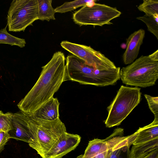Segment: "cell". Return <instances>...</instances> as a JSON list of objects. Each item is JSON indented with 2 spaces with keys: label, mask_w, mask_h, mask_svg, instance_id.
<instances>
[{
  "label": "cell",
  "mask_w": 158,
  "mask_h": 158,
  "mask_svg": "<svg viewBox=\"0 0 158 158\" xmlns=\"http://www.w3.org/2000/svg\"><path fill=\"white\" fill-rule=\"evenodd\" d=\"M65 62L64 54L58 51L42 67L36 82L17 104L21 111L27 114H33L53 97L62 83L68 80Z\"/></svg>",
  "instance_id": "6da1fadb"
},
{
  "label": "cell",
  "mask_w": 158,
  "mask_h": 158,
  "mask_svg": "<svg viewBox=\"0 0 158 158\" xmlns=\"http://www.w3.org/2000/svg\"><path fill=\"white\" fill-rule=\"evenodd\" d=\"M25 120L32 135L29 146L42 158L64 134L67 132L64 123L59 118L46 120L25 114Z\"/></svg>",
  "instance_id": "7a4b0ae2"
},
{
  "label": "cell",
  "mask_w": 158,
  "mask_h": 158,
  "mask_svg": "<svg viewBox=\"0 0 158 158\" xmlns=\"http://www.w3.org/2000/svg\"><path fill=\"white\" fill-rule=\"evenodd\" d=\"M68 80L98 86L112 85L120 79V67L101 71L85 64L73 55L66 58Z\"/></svg>",
  "instance_id": "3957f363"
},
{
  "label": "cell",
  "mask_w": 158,
  "mask_h": 158,
  "mask_svg": "<svg viewBox=\"0 0 158 158\" xmlns=\"http://www.w3.org/2000/svg\"><path fill=\"white\" fill-rule=\"evenodd\" d=\"M120 76L127 85L142 88L153 85L158 78V61L149 55H142L120 69Z\"/></svg>",
  "instance_id": "277c9868"
},
{
  "label": "cell",
  "mask_w": 158,
  "mask_h": 158,
  "mask_svg": "<svg viewBox=\"0 0 158 158\" xmlns=\"http://www.w3.org/2000/svg\"><path fill=\"white\" fill-rule=\"evenodd\" d=\"M140 88L121 85L113 101L107 107L108 114L105 121L107 127L120 124L139 103Z\"/></svg>",
  "instance_id": "5b68a950"
},
{
  "label": "cell",
  "mask_w": 158,
  "mask_h": 158,
  "mask_svg": "<svg viewBox=\"0 0 158 158\" xmlns=\"http://www.w3.org/2000/svg\"><path fill=\"white\" fill-rule=\"evenodd\" d=\"M121 14V12L115 7L94 2L82 6L73 14L72 18L74 23L80 26H102L112 24L110 21Z\"/></svg>",
  "instance_id": "8992f818"
},
{
  "label": "cell",
  "mask_w": 158,
  "mask_h": 158,
  "mask_svg": "<svg viewBox=\"0 0 158 158\" xmlns=\"http://www.w3.org/2000/svg\"><path fill=\"white\" fill-rule=\"evenodd\" d=\"M38 20L37 0H13L8 11L7 25L9 31H24Z\"/></svg>",
  "instance_id": "52a82bcc"
},
{
  "label": "cell",
  "mask_w": 158,
  "mask_h": 158,
  "mask_svg": "<svg viewBox=\"0 0 158 158\" xmlns=\"http://www.w3.org/2000/svg\"><path fill=\"white\" fill-rule=\"evenodd\" d=\"M61 47L83 61L86 65L101 71L116 67L114 63L100 52L90 46L63 41Z\"/></svg>",
  "instance_id": "ba28073f"
},
{
  "label": "cell",
  "mask_w": 158,
  "mask_h": 158,
  "mask_svg": "<svg viewBox=\"0 0 158 158\" xmlns=\"http://www.w3.org/2000/svg\"><path fill=\"white\" fill-rule=\"evenodd\" d=\"M81 136L66 132L62 135L46 154L44 158H61L78 145Z\"/></svg>",
  "instance_id": "9c48e42d"
},
{
  "label": "cell",
  "mask_w": 158,
  "mask_h": 158,
  "mask_svg": "<svg viewBox=\"0 0 158 158\" xmlns=\"http://www.w3.org/2000/svg\"><path fill=\"white\" fill-rule=\"evenodd\" d=\"M145 35V31L141 29L134 32L127 39L126 48L123 56L125 64H129L136 59Z\"/></svg>",
  "instance_id": "30bf717a"
},
{
  "label": "cell",
  "mask_w": 158,
  "mask_h": 158,
  "mask_svg": "<svg viewBox=\"0 0 158 158\" xmlns=\"http://www.w3.org/2000/svg\"><path fill=\"white\" fill-rule=\"evenodd\" d=\"M25 114L20 111L13 113L12 129L8 133L10 138L28 143L32 135L25 120Z\"/></svg>",
  "instance_id": "8fae6325"
},
{
  "label": "cell",
  "mask_w": 158,
  "mask_h": 158,
  "mask_svg": "<svg viewBox=\"0 0 158 158\" xmlns=\"http://www.w3.org/2000/svg\"><path fill=\"white\" fill-rule=\"evenodd\" d=\"M118 135L114 131L109 136L105 139H94L89 141L84 154L77 158H92L98 154L109 149L115 142Z\"/></svg>",
  "instance_id": "7c38bea8"
},
{
  "label": "cell",
  "mask_w": 158,
  "mask_h": 158,
  "mask_svg": "<svg viewBox=\"0 0 158 158\" xmlns=\"http://www.w3.org/2000/svg\"><path fill=\"white\" fill-rule=\"evenodd\" d=\"M60 105V103L57 98L53 97L31 114L36 118L44 120H54L59 118Z\"/></svg>",
  "instance_id": "4fadbf2b"
},
{
  "label": "cell",
  "mask_w": 158,
  "mask_h": 158,
  "mask_svg": "<svg viewBox=\"0 0 158 158\" xmlns=\"http://www.w3.org/2000/svg\"><path fill=\"white\" fill-rule=\"evenodd\" d=\"M134 134L133 145L158 138V118H154L153 121L149 125L139 127Z\"/></svg>",
  "instance_id": "5bb4252c"
},
{
  "label": "cell",
  "mask_w": 158,
  "mask_h": 158,
  "mask_svg": "<svg viewBox=\"0 0 158 158\" xmlns=\"http://www.w3.org/2000/svg\"><path fill=\"white\" fill-rule=\"evenodd\" d=\"M158 148V138L140 144L133 146L128 158H139Z\"/></svg>",
  "instance_id": "9a60e30c"
},
{
  "label": "cell",
  "mask_w": 158,
  "mask_h": 158,
  "mask_svg": "<svg viewBox=\"0 0 158 158\" xmlns=\"http://www.w3.org/2000/svg\"><path fill=\"white\" fill-rule=\"evenodd\" d=\"M38 20H55V12L52 6V0H37Z\"/></svg>",
  "instance_id": "2e32d148"
},
{
  "label": "cell",
  "mask_w": 158,
  "mask_h": 158,
  "mask_svg": "<svg viewBox=\"0 0 158 158\" xmlns=\"http://www.w3.org/2000/svg\"><path fill=\"white\" fill-rule=\"evenodd\" d=\"M95 0H77L65 2L62 5L55 9L56 13H65L71 11L80 7L90 5L95 2Z\"/></svg>",
  "instance_id": "e0dca14e"
},
{
  "label": "cell",
  "mask_w": 158,
  "mask_h": 158,
  "mask_svg": "<svg viewBox=\"0 0 158 158\" xmlns=\"http://www.w3.org/2000/svg\"><path fill=\"white\" fill-rule=\"evenodd\" d=\"M7 26L0 30V44L16 45L20 48L24 47L26 44L25 40L14 36L9 33L6 30Z\"/></svg>",
  "instance_id": "ac0fdd59"
},
{
  "label": "cell",
  "mask_w": 158,
  "mask_h": 158,
  "mask_svg": "<svg viewBox=\"0 0 158 158\" xmlns=\"http://www.w3.org/2000/svg\"><path fill=\"white\" fill-rule=\"evenodd\" d=\"M137 8L146 15L158 16V0H143Z\"/></svg>",
  "instance_id": "d6986e66"
},
{
  "label": "cell",
  "mask_w": 158,
  "mask_h": 158,
  "mask_svg": "<svg viewBox=\"0 0 158 158\" xmlns=\"http://www.w3.org/2000/svg\"><path fill=\"white\" fill-rule=\"evenodd\" d=\"M136 19L144 23L147 27L148 30L158 40V16L145 15L137 17Z\"/></svg>",
  "instance_id": "ffe728a7"
},
{
  "label": "cell",
  "mask_w": 158,
  "mask_h": 158,
  "mask_svg": "<svg viewBox=\"0 0 158 158\" xmlns=\"http://www.w3.org/2000/svg\"><path fill=\"white\" fill-rule=\"evenodd\" d=\"M13 113H5L0 110V131L9 132L12 129V118Z\"/></svg>",
  "instance_id": "44dd1931"
},
{
  "label": "cell",
  "mask_w": 158,
  "mask_h": 158,
  "mask_svg": "<svg viewBox=\"0 0 158 158\" xmlns=\"http://www.w3.org/2000/svg\"><path fill=\"white\" fill-rule=\"evenodd\" d=\"M149 108L154 115V118H158V97H152L144 94Z\"/></svg>",
  "instance_id": "7402d4cb"
},
{
  "label": "cell",
  "mask_w": 158,
  "mask_h": 158,
  "mask_svg": "<svg viewBox=\"0 0 158 158\" xmlns=\"http://www.w3.org/2000/svg\"><path fill=\"white\" fill-rule=\"evenodd\" d=\"M10 139L8 132L0 131V152L3 150L5 146Z\"/></svg>",
  "instance_id": "603a6c76"
},
{
  "label": "cell",
  "mask_w": 158,
  "mask_h": 158,
  "mask_svg": "<svg viewBox=\"0 0 158 158\" xmlns=\"http://www.w3.org/2000/svg\"><path fill=\"white\" fill-rule=\"evenodd\" d=\"M139 158H158V148L147 155Z\"/></svg>",
  "instance_id": "cb8c5ba5"
},
{
  "label": "cell",
  "mask_w": 158,
  "mask_h": 158,
  "mask_svg": "<svg viewBox=\"0 0 158 158\" xmlns=\"http://www.w3.org/2000/svg\"><path fill=\"white\" fill-rule=\"evenodd\" d=\"M150 57L153 60L158 61V50L149 55Z\"/></svg>",
  "instance_id": "d4e9b609"
}]
</instances>
